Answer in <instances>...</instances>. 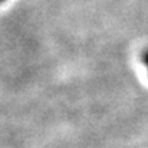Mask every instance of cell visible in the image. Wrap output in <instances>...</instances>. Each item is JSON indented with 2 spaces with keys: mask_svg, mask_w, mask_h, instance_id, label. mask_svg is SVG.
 Masks as SVG:
<instances>
[{
  "mask_svg": "<svg viewBox=\"0 0 148 148\" xmlns=\"http://www.w3.org/2000/svg\"><path fill=\"white\" fill-rule=\"evenodd\" d=\"M141 60H143V63L147 66V69H148V49H145L141 53Z\"/></svg>",
  "mask_w": 148,
  "mask_h": 148,
  "instance_id": "obj_1",
  "label": "cell"
},
{
  "mask_svg": "<svg viewBox=\"0 0 148 148\" xmlns=\"http://www.w3.org/2000/svg\"><path fill=\"white\" fill-rule=\"evenodd\" d=\"M1 1H4V0H0V3H1Z\"/></svg>",
  "mask_w": 148,
  "mask_h": 148,
  "instance_id": "obj_2",
  "label": "cell"
}]
</instances>
